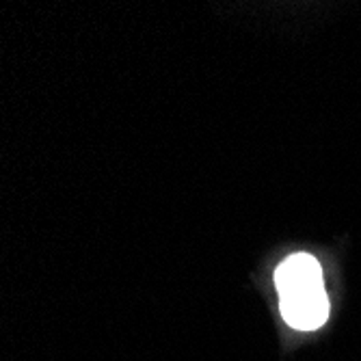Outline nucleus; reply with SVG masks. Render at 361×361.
<instances>
[{
	"instance_id": "nucleus-1",
	"label": "nucleus",
	"mask_w": 361,
	"mask_h": 361,
	"mask_svg": "<svg viewBox=\"0 0 361 361\" xmlns=\"http://www.w3.org/2000/svg\"><path fill=\"white\" fill-rule=\"evenodd\" d=\"M279 299H281L279 303L281 316L292 329L314 331L329 318V299H326L324 286L297 290V292L283 294Z\"/></svg>"
},
{
	"instance_id": "nucleus-2",
	"label": "nucleus",
	"mask_w": 361,
	"mask_h": 361,
	"mask_svg": "<svg viewBox=\"0 0 361 361\" xmlns=\"http://www.w3.org/2000/svg\"><path fill=\"white\" fill-rule=\"evenodd\" d=\"M275 283L279 290V297L297 290L322 286V271L320 264L307 253L290 255L281 262V267L275 271Z\"/></svg>"
}]
</instances>
